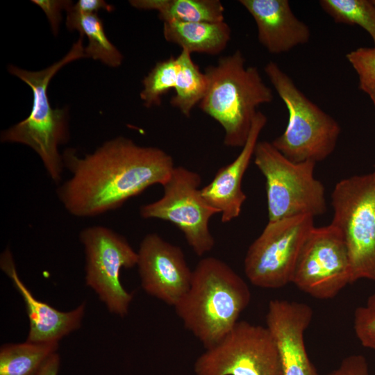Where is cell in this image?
Returning a JSON list of instances; mask_svg holds the SVG:
<instances>
[{
    "label": "cell",
    "mask_w": 375,
    "mask_h": 375,
    "mask_svg": "<svg viewBox=\"0 0 375 375\" xmlns=\"http://www.w3.org/2000/svg\"><path fill=\"white\" fill-rule=\"evenodd\" d=\"M83 35L74 43L59 61L39 71H28L9 65L8 72L26 83L32 90L33 106L29 115L3 131L1 142L19 143L31 148L40 157L51 180L58 183L65 167L58 147L69 138L68 109L53 108L48 97V87L55 74L68 63L86 58Z\"/></svg>",
    "instance_id": "cell-4"
},
{
    "label": "cell",
    "mask_w": 375,
    "mask_h": 375,
    "mask_svg": "<svg viewBox=\"0 0 375 375\" xmlns=\"http://www.w3.org/2000/svg\"><path fill=\"white\" fill-rule=\"evenodd\" d=\"M62 155L71 177L57 194L67 211L92 217L121 207L151 185H162L176 167L171 155L118 136L79 157L74 149Z\"/></svg>",
    "instance_id": "cell-1"
},
{
    "label": "cell",
    "mask_w": 375,
    "mask_h": 375,
    "mask_svg": "<svg viewBox=\"0 0 375 375\" xmlns=\"http://www.w3.org/2000/svg\"><path fill=\"white\" fill-rule=\"evenodd\" d=\"M250 301L249 286L240 275L223 260L206 257L192 270L189 289L174 308L206 349L234 327Z\"/></svg>",
    "instance_id": "cell-2"
},
{
    "label": "cell",
    "mask_w": 375,
    "mask_h": 375,
    "mask_svg": "<svg viewBox=\"0 0 375 375\" xmlns=\"http://www.w3.org/2000/svg\"><path fill=\"white\" fill-rule=\"evenodd\" d=\"M138 256L143 290L174 307L189 289L192 276L182 249L157 233H149L140 242Z\"/></svg>",
    "instance_id": "cell-13"
},
{
    "label": "cell",
    "mask_w": 375,
    "mask_h": 375,
    "mask_svg": "<svg viewBox=\"0 0 375 375\" xmlns=\"http://www.w3.org/2000/svg\"><path fill=\"white\" fill-rule=\"evenodd\" d=\"M196 375H283L276 344L266 326L238 321L194 365Z\"/></svg>",
    "instance_id": "cell-10"
},
{
    "label": "cell",
    "mask_w": 375,
    "mask_h": 375,
    "mask_svg": "<svg viewBox=\"0 0 375 375\" xmlns=\"http://www.w3.org/2000/svg\"><path fill=\"white\" fill-rule=\"evenodd\" d=\"M313 218L299 215L268 221L244 258V273L251 284L278 289L292 283L301 250L315 227Z\"/></svg>",
    "instance_id": "cell-9"
},
{
    "label": "cell",
    "mask_w": 375,
    "mask_h": 375,
    "mask_svg": "<svg viewBox=\"0 0 375 375\" xmlns=\"http://www.w3.org/2000/svg\"><path fill=\"white\" fill-rule=\"evenodd\" d=\"M292 283L319 299L333 298L351 283L347 246L331 224L310 231L299 253Z\"/></svg>",
    "instance_id": "cell-12"
},
{
    "label": "cell",
    "mask_w": 375,
    "mask_h": 375,
    "mask_svg": "<svg viewBox=\"0 0 375 375\" xmlns=\"http://www.w3.org/2000/svg\"><path fill=\"white\" fill-rule=\"evenodd\" d=\"M204 73L208 86L199 103L200 109L222 126L224 145L242 147L258 108L273 101L272 89L265 83L256 67L246 65L240 50L219 58Z\"/></svg>",
    "instance_id": "cell-3"
},
{
    "label": "cell",
    "mask_w": 375,
    "mask_h": 375,
    "mask_svg": "<svg viewBox=\"0 0 375 375\" xmlns=\"http://www.w3.org/2000/svg\"><path fill=\"white\" fill-rule=\"evenodd\" d=\"M201 183L197 172L176 166L162 185L163 194L160 199L140 209L144 219H158L174 224L199 256L208 253L215 246L209 222L213 215L219 213L202 196Z\"/></svg>",
    "instance_id": "cell-8"
},
{
    "label": "cell",
    "mask_w": 375,
    "mask_h": 375,
    "mask_svg": "<svg viewBox=\"0 0 375 375\" xmlns=\"http://www.w3.org/2000/svg\"><path fill=\"white\" fill-rule=\"evenodd\" d=\"M0 267L11 279L24 301L30 324L26 341L58 343L64 336L81 326L85 304L83 303L69 312H61L35 298L19 278L8 248L1 255Z\"/></svg>",
    "instance_id": "cell-17"
},
{
    "label": "cell",
    "mask_w": 375,
    "mask_h": 375,
    "mask_svg": "<svg viewBox=\"0 0 375 375\" xmlns=\"http://www.w3.org/2000/svg\"><path fill=\"white\" fill-rule=\"evenodd\" d=\"M162 33L168 42L190 53L215 56L227 47L231 29L225 22H163Z\"/></svg>",
    "instance_id": "cell-18"
},
{
    "label": "cell",
    "mask_w": 375,
    "mask_h": 375,
    "mask_svg": "<svg viewBox=\"0 0 375 375\" xmlns=\"http://www.w3.org/2000/svg\"><path fill=\"white\" fill-rule=\"evenodd\" d=\"M192 53L182 49L178 58L180 68L170 104L184 116L189 117L194 106L203 98L208 86L204 72L194 62Z\"/></svg>",
    "instance_id": "cell-22"
},
{
    "label": "cell",
    "mask_w": 375,
    "mask_h": 375,
    "mask_svg": "<svg viewBox=\"0 0 375 375\" xmlns=\"http://www.w3.org/2000/svg\"><path fill=\"white\" fill-rule=\"evenodd\" d=\"M331 224L347 246L351 283L375 281V173L339 181L331 194Z\"/></svg>",
    "instance_id": "cell-7"
},
{
    "label": "cell",
    "mask_w": 375,
    "mask_h": 375,
    "mask_svg": "<svg viewBox=\"0 0 375 375\" xmlns=\"http://www.w3.org/2000/svg\"><path fill=\"white\" fill-rule=\"evenodd\" d=\"M312 314L311 307L304 303L272 299L268 304L266 327L278 347L283 375H319L303 338Z\"/></svg>",
    "instance_id": "cell-14"
},
{
    "label": "cell",
    "mask_w": 375,
    "mask_h": 375,
    "mask_svg": "<svg viewBox=\"0 0 375 375\" xmlns=\"http://www.w3.org/2000/svg\"><path fill=\"white\" fill-rule=\"evenodd\" d=\"M326 375H370L365 357L353 354L344 358L340 366Z\"/></svg>",
    "instance_id": "cell-28"
},
{
    "label": "cell",
    "mask_w": 375,
    "mask_h": 375,
    "mask_svg": "<svg viewBox=\"0 0 375 375\" xmlns=\"http://www.w3.org/2000/svg\"><path fill=\"white\" fill-rule=\"evenodd\" d=\"M353 329L363 347L375 350V293L355 310Z\"/></svg>",
    "instance_id": "cell-25"
},
{
    "label": "cell",
    "mask_w": 375,
    "mask_h": 375,
    "mask_svg": "<svg viewBox=\"0 0 375 375\" xmlns=\"http://www.w3.org/2000/svg\"><path fill=\"white\" fill-rule=\"evenodd\" d=\"M67 27L76 30L88 38V44L85 47L86 58L100 60L103 64L117 67L123 61V56L107 38L103 24L97 14L81 13L68 9Z\"/></svg>",
    "instance_id": "cell-20"
},
{
    "label": "cell",
    "mask_w": 375,
    "mask_h": 375,
    "mask_svg": "<svg viewBox=\"0 0 375 375\" xmlns=\"http://www.w3.org/2000/svg\"><path fill=\"white\" fill-rule=\"evenodd\" d=\"M31 2L38 6L44 11L55 35L59 31L62 20V10L67 11L73 4L72 1L65 0H32Z\"/></svg>",
    "instance_id": "cell-27"
},
{
    "label": "cell",
    "mask_w": 375,
    "mask_h": 375,
    "mask_svg": "<svg viewBox=\"0 0 375 375\" xmlns=\"http://www.w3.org/2000/svg\"><path fill=\"white\" fill-rule=\"evenodd\" d=\"M254 19L260 44L281 54L308 43L310 30L292 12L288 0H240Z\"/></svg>",
    "instance_id": "cell-15"
},
{
    "label": "cell",
    "mask_w": 375,
    "mask_h": 375,
    "mask_svg": "<svg viewBox=\"0 0 375 375\" xmlns=\"http://www.w3.org/2000/svg\"><path fill=\"white\" fill-rule=\"evenodd\" d=\"M79 238L85 249L86 285L110 312L125 316L133 294L122 286L120 272L137 265L138 252L124 237L103 226L85 228Z\"/></svg>",
    "instance_id": "cell-11"
},
{
    "label": "cell",
    "mask_w": 375,
    "mask_h": 375,
    "mask_svg": "<svg viewBox=\"0 0 375 375\" xmlns=\"http://www.w3.org/2000/svg\"><path fill=\"white\" fill-rule=\"evenodd\" d=\"M362 91L367 94L372 101L374 106H375V87H370L363 89ZM375 173V165H374V172Z\"/></svg>",
    "instance_id": "cell-31"
},
{
    "label": "cell",
    "mask_w": 375,
    "mask_h": 375,
    "mask_svg": "<svg viewBox=\"0 0 375 375\" xmlns=\"http://www.w3.org/2000/svg\"><path fill=\"white\" fill-rule=\"evenodd\" d=\"M319 4L336 23L365 29L375 48V0H321Z\"/></svg>",
    "instance_id": "cell-23"
},
{
    "label": "cell",
    "mask_w": 375,
    "mask_h": 375,
    "mask_svg": "<svg viewBox=\"0 0 375 375\" xmlns=\"http://www.w3.org/2000/svg\"><path fill=\"white\" fill-rule=\"evenodd\" d=\"M60 366V358L55 353L44 364L38 375H57Z\"/></svg>",
    "instance_id": "cell-30"
},
{
    "label": "cell",
    "mask_w": 375,
    "mask_h": 375,
    "mask_svg": "<svg viewBox=\"0 0 375 375\" xmlns=\"http://www.w3.org/2000/svg\"><path fill=\"white\" fill-rule=\"evenodd\" d=\"M264 71L288 111L286 128L272 145L295 162L326 159L336 147L338 122L309 99L277 63L269 61Z\"/></svg>",
    "instance_id": "cell-5"
},
{
    "label": "cell",
    "mask_w": 375,
    "mask_h": 375,
    "mask_svg": "<svg viewBox=\"0 0 375 375\" xmlns=\"http://www.w3.org/2000/svg\"><path fill=\"white\" fill-rule=\"evenodd\" d=\"M358 74L359 88L375 87V48L360 47L346 55Z\"/></svg>",
    "instance_id": "cell-26"
},
{
    "label": "cell",
    "mask_w": 375,
    "mask_h": 375,
    "mask_svg": "<svg viewBox=\"0 0 375 375\" xmlns=\"http://www.w3.org/2000/svg\"><path fill=\"white\" fill-rule=\"evenodd\" d=\"M179 68L178 56H170L158 62L143 78L140 97L146 108L160 106L162 96L174 90Z\"/></svg>",
    "instance_id": "cell-24"
},
{
    "label": "cell",
    "mask_w": 375,
    "mask_h": 375,
    "mask_svg": "<svg viewBox=\"0 0 375 375\" xmlns=\"http://www.w3.org/2000/svg\"><path fill=\"white\" fill-rule=\"evenodd\" d=\"M253 158L265 178L269 222L326 212L324 186L313 174L315 162H293L267 141L258 142Z\"/></svg>",
    "instance_id": "cell-6"
},
{
    "label": "cell",
    "mask_w": 375,
    "mask_h": 375,
    "mask_svg": "<svg viewBox=\"0 0 375 375\" xmlns=\"http://www.w3.org/2000/svg\"><path fill=\"white\" fill-rule=\"evenodd\" d=\"M58 348V342L4 344L0 350V375H38Z\"/></svg>",
    "instance_id": "cell-21"
},
{
    "label": "cell",
    "mask_w": 375,
    "mask_h": 375,
    "mask_svg": "<svg viewBox=\"0 0 375 375\" xmlns=\"http://www.w3.org/2000/svg\"><path fill=\"white\" fill-rule=\"evenodd\" d=\"M135 8L155 10L162 22H222L224 7L219 0H131Z\"/></svg>",
    "instance_id": "cell-19"
},
{
    "label": "cell",
    "mask_w": 375,
    "mask_h": 375,
    "mask_svg": "<svg viewBox=\"0 0 375 375\" xmlns=\"http://www.w3.org/2000/svg\"><path fill=\"white\" fill-rule=\"evenodd\" d=\"M267 122L266 115L258 111L248 139L239 155L231 163L221 167L213 179L201 189L207 202L221 214L222 222L227 223L237 218L247 196L242 181L258 142L259 135Z\"/></svg>",
    "instance_id": "cell-16"
},
{
    "label": "cell",
    "mask_w": 375,
    "mask_h": 375,
    "mask_svg": "<svg viewBox=\"0 0 375 375\" xmlns=\"http://www.w3.org/2000/svg\"><path fill=\"white\" fill-rule=\"evenodd\" d=\"M69 9L81 13L97 14L100 10L111 12L114 8L103 0H79L75 4L73 3Z\"/></svg>",
    "instance_id": "cell-29"
}]
</instances>
